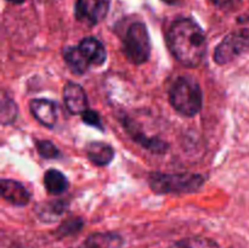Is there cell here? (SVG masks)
Returning <instances> with one entry per match:
<instances>
[{
  "mask_svg": "<svg viewBox=\"0 0 249 248\" xmlns=\"http://www.w3.org/2000/svg\"><path fill=\"white\" fill-rule=\"evenodd\" d=\"M168 49L186 67H198L207 53V38L203 29L191 18L173 22L167 33Z\"/></svg>",
  "mask_w": 249,
  "mask_h": 248,
  "instance_id": "1",
  "label": "cell"
},
{
  "mask_svg": "<svg viewBox=\"0 0 249 248\" xmlns=\"http://www.w3.org/2000/svg\"><path fill=\"white\" fill-rule=\"evenodd\" d=\"M169 101L173 108L180 114L194 117L201 111L203 95L198 83L192 78L180 77L170 88Z\"/></svg>",
  "mask_w": 249,
  "mask_h": 248,
  "instance_id": "2",
  "label": "cell"
},
{
  "mask_svg": "<svg viewBox=\"0 0 249 248\" xmlns=\"http://www.w3.org/2000/svg\"><path fill=\"white\" fill-rule=\"evenodd\" d=\"M148 184L156 194H194L204 184V177L199 174H163L152 173Z\"/></svg>",
  "mask_w": 249,
  "mask_h": 248,
  "instance_id": "3",
  "label": "cell"
},
{
  "mask_svg": "<svg viewBox=\"0 0 249 248\" xmlns=\"http://www.w3.org/2000/svg\"><path fill=\"white\" fill-rule=\"evenodd\" d=\"M123 50L128 60L134 65L147 62L151 55V39L142 22H135L129 27L124 36Z\"/></svg>",
  "mask_w": 249,
  "mask_h": 248,
  "instance_id": "4",
  "label": "cell"
},
{
  "mask_svg": "<svg viewBox=\"0 0 249 248\" xmlns=\"http://www.w3.org/2000/svg\"><path fill=\"white\" fill-rule=\"evenodd\" d=\"M249 50V29H238L229 34L214 51V61L226 65Z\"/></svg>",
  "mask_w": 249,
  "mask_h": 248,
  "instance_id": "5",
  "label": "cell"
},
{
  "mask_svg": "<svg viewBox=\"0 0 249 248\" xmlns=\"http://www.w3.org/2000/svg\"><path fill=\"white\" fill-rule=\"evenodd\" d=\"M109 2L111 0H77L75 17L88 26H95L107 16Z\"/></svg>",
  "mask_w": 249,
  "mask_h": 248,
  "instance_id": "6",
  "label": "cell"
},
{
  "mask_svg": "<svg viewBox=\"0 0 249 248\" xmlns=\"http://www.w3.org/2000/svg\"><path fill=\"white\" fill-rule=\"evenodd\" d=\"M29 108L34 118L46 128H53L57 122L58 111L53 101L48 99H34L29 102Z\"/></svg>",
  "mask_w": 249,
  "mask_h": 248,
  "instance_id": "7",
  "label": "cell"
},
{
  "mask_svg": "<svg viewBox=\"0 0 249 248\" xmlns=\"http://www.w3.org/2000/svg\"><path fill=\"white\" fill-rule=\"evenodd\" d=\"M63 100L72 114H83L88 108V97L84 89L74 82H68L63 88Z\"/></svg>",
  "mask_w": 249,
  "mask_h": 248,
  "instance_id": "8",
  "label": "cell"
},
{
  "mask_svg": "<svg viewBox=\"0 0 249 248\" xmlns=\"http://www.w3.org/2000/svg\"><path fill=\"white\" fill-rule=\"evenodd\" d=\"M0 186H1V196L5 201L17 207H23L28 204L31 195L21 182L10 179H2Z\"/></svg>",
  "mask_w": 249,
  "mask_h": 248,
  "instance_id": "9",
  "label": "cell"
},
{
  "mask_svg": "<svg viewBox=\"0 0 249 248\" xmlns=\"http://www.w3.org/2000/svg\"><path fill=\"white\" fill-rule=\"evenodd\" d=\"M124 240L117 232H95L88 236L78 248H123Z\"/></svg>",
  "mask_w": 249,
  "mask_h": 248,
  "instance_id": "10",
  "label": "cell"
},
{
  "mask_svg": "<svg viewBox=\"0 0 249 248\" xmlns=\"http://www.w3.org/2000/svg\"><path fill=\"white\" fill-rule=\"evenodd\" d=\"M78 48L82 51L83 55L85 56V58L89 61L90 66H101L104 65L105 61H106V49H105L104 44H102L99 39L92 38V36H88V38H84L80 41Z\"/></svg>",
  "mask_w": 249,
  "mask_h": 248,
  "instance_id": "11",
  "label": "cell"
},
{
  "mask_svg": "<svg viewBox=\"0 0 249 248\" xmlns=\"http://www.w3.org/2000/svg\"><path fill=\"white\" fill-rule=\"evenodd\" d=\"M87 156L90 162L99 167L109 164L114 158V150L109 143L102 141H92L87 146Z\"/></svg>",
  "mask_w": 249,
  "mask_h": 248,
  "instance_id": "12",
  "label": "cell"
},
{
  "mask_svg": "<svg viewBox=\"0 0 249 248\" xmlns=\"http://www.w3.org/2000/svg\"><path fill=\"white\" fill-rule=\"evenodd\" d=\"M63 58H65L68 67L77 74H83L90 67L89 61L85 58V56L83 55L78 46H68V48H66L63 50Z\"/></svg>",
  "mask_w": 249,
  "mask_h": 248,
  "instance_id": "13",
  "label": "cell"
},
{
  "mask_svg": "<svg viewBox=\"0 0 249 248\" xmlns=\"http://www.w3.org/2000/svg\"><path fill=\"white\" fill-rule=\"evenodd\" d=\"M44 186L49 194L60 195L68 189V180L60 170L49 169L44 175Z\"/></svg>",
  "mask_w": 249,
  "mask_h": 248,
  "instance_id": "14",
  "label": "cell"
},
{
  "mask_svg": "<svg viewBox=\"0 0 249 248\" xmlns=\"http://www.w3.org/2000/svg\"><path fill=\"white\" fill-rule=\"evenodd\" d=\"M168 248H219V245L212 238L194 236L172 243Z\"/></svg>",
  "mask_w": 249,
  "mask_h": 248,
  "instance_id": "15",
  "label": "cell"
},
{
  "mask_svg": "<svg viewBox=\"0 0 249 248\" xmlns=\"http://www.w3.org/2000/svg\"><path fill=\"white\" fill-rule=\"evenodd\" d=\"M17 117V106L11 97L6 94L1 96V123L2 125H9L16 119Z\"/></svg>",
  "mask_w": 249,
  "mask_h": 248,
  "instance_id": "16",
  "label": "cell"
},
{
  "mask_svg": "<svg viewBox=\"0 0 249 248\" xmlns=\"http://www.w3.org/2000/svg\"><path fill=\"white\" fill-rule=\"evenodd\" d=\"M36 150H38L39 155L41 157L46 158V159H53V158H57L60 156L58 148L51 141L48 140L38 141L36 142Z\"/></svg>",
  "mask_w": 249,
  "mask_h": 248,
  "instance_id": "17",
  "label": "cell"
},
{
  "mask_svg": "<svg viewBox=\"0 0 249 248\" xmlns=\"http://www.w3.org/2000/svg\"><path fill=\"white\" fill-rule=\"evenodd\" d=\"M83 228V223L80 219H70L66 220L62 225L58 228L57 235L58 237H67V236L74 235L79 232L80 229Z\"/></svg>",
  "mask_w": 249,
  "mask_h": 248,
  "instance_id": "18",
  "label": "cell"
},
{
  "mask_svg": "<svg viewBox=\"0 0 249 248\" xmlns=\"http://www.w3.org/2000/svg\"><path fill=\"white\" fill-rule=\"evenodd\" d=\"M82 118L83 122L87 123L88 125L95 126V128H99L100 130H104L101 118H100V114L97 113V112L92 111V109H87V111L82 114Z\"/></svg>",
  "mask_w": 249,
  "mask_h": 248,
  "instance_id": "19",
  "label": "cell"
},
{
  "mask_svg": "<svg viewBox=\"0 0 249 248\" xmlns=\"http://www.w3.org/2000/svg\"><path fill=\"white\" fill-rule=\"evenodd\" d=\"M211 2H213L215 6L219 7H230L233 6L235 4H237L240 0H209Z\"/></svg>",
  "mask_w": 249,
  "mask_h": 248,
  "instance_id": "20",
  "label": "cell"
},
{
  "mask_svg": "<svg viewBox=\"0 0 249 248\" xmlns=\"http://www.w3.org/2000/svg\"><path fill=\"white\" fill-rule=\"evenodd\" d=\"M162 1L167 2V4H169V5H178V4H180V2L184 1V0H162Z\"/></svg>",
  "mask_w": 249,
  "mask_h": 248,
  "instance_id": "21",
  "label": "cell"
},
{
  "mask_svg": "<svg viewBox=\"0 0 249 248\" xmlns=\"http://www.w3.org/2000/svg\"><path fill=\"white\" fill-rule=\"evenodd\" d=\"M7 1L12 2V4H22V2H23L24 0H7Z\"/></svg>",
  "mask_w": 249,
  "mask_h": 248,
  "instance_id": "22",
  "label": "cell"
}]
</instances>
